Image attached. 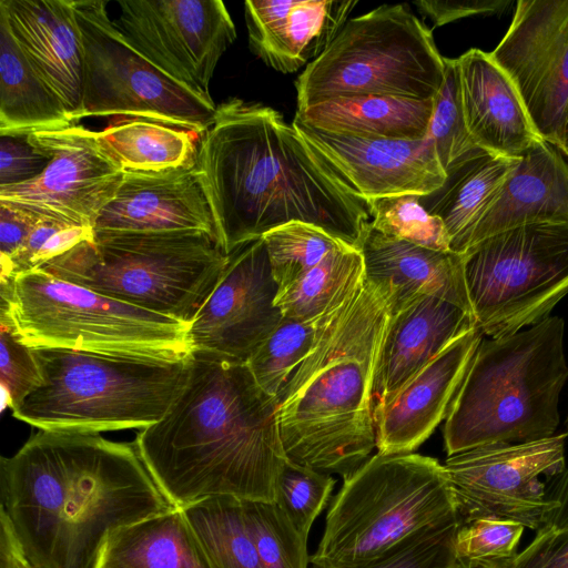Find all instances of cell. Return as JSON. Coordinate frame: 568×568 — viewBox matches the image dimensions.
Segmentation results:
<instances>
[{"mask_svg":"<svg viewBox=\"0 0 568 568\" xmlns=\"http://www.w3.org/2000/svg\"><path fill=\"white\" fill-rule=\"evenodd\" d=\"M433 109L434 99L365 95L320 102L295 116L333 134L419 140L427 136Z\"/></svg>","mask_w":568,"mask_h":568,"instance_id":"83f0119b","label":"cell"},{"mask_svg":"<svg viewBox=\"0 0 568 568\" xmlns=\"http://www.w3.org/2000/svg\"><path fill=\"white\" fill-rule=\"evenodd\" d=\"M243 505L263 568H307V537L275 501L243 499Z\"/></svg>","mask_w":568,"mask_h":568,"instance_id":"8d00e7d4","label":"cell"},{"mask_svg":"<svg viewBox=\"0 0 568 568\" xmlns=\"http://www.w3.org/2000/svg\"><path fill=\"white\" fill-rule=\"evenodd\" d=\"M92 236L91 227L41 217L24 246L11 258L1 261L0 278L14 277L39 268L49 260Z\"/></svg>","mask_w":568,"mask_h":568,"instance_id":"b9f144b4","label":"cell"},{"mask_svg":"<svg viewBox=\"0 0 568 568\" xmlns=\"http://www.w3.org/2000/svg\"><path fill=\"white\" fill-rule=\"evenodd\" d=\"M343 480L311 556L315 567L358 565L429 526L462 519L444 465L429 456L377 453Z\"/></svg>","mask_w":568,"mask_h":568,"instance_id":"9c48e42d","label":"cell"},{"mask_svg":"<svg viewBox=\"0 0 568 568\" xmlns=\"http://www.w3.org/2000/svg\"><path fill=\"white\" fill-rule=\"evenodd\" d=\"M27 138L50 163L36 180L0 189V201L42 219L93 229L124 176L98 144L94 131L72 124Z\"/></svg>","mask_w":568,"mask_h":568,"instance_id":"9a60e30c","label":"cell"},{"mask_svg":"<svg viewBox=\"0 0 568 568\" xmlns=\"http://www.w3.org/2000/svg\"><path fill=\"white\" fill-rule=\"evenodd\" d=\"M564 155L568 158V148L566 149Z\"/></svg>","mask_w":568,"mask_h":568,"instance_id":"f5cc1de1","label":"cell"},{"mask_svg":"<svg viewBox=\"0 0 568 568\" xmlns=\"http://www.w3.org/2000/svg\"><path fill=\"white\" fill-rule=\"evenodd\" d=\"M311 150L364 201L403 194L426 195L446 179L435 144L419 140L339 135L292 122Z\"/></svg>","mask_w":568,"mask_h":568,"instance_id":"ac0fdd59","label":"cell"},{"mask_svg":"<svg viewBox=\"0 0 568 568\" xmlns=\"http://www.w3.org/2000/svg\"><path fill=\"white\" fill-rule=\"evenodd\" d=\"M94 232L197 231L216 239L213 215L195 165L161 172H124Z\"/></svg>","mask_w":568,"mask_h":568,"instance_id":"ffe728a7","label":"cell"},{"mask_svg":"<svg viewBox=\"0 0 568 568\" xmlns=\"http://www.w3.org/2000/svg\"><path fill=\"white\" fill-rule=\"evenodd\" d=\"M0 284V322L28 347L171 362L192 354L187 324L41 268Z\"/></svg>","mask_w":568,"mask_h":568,"instance_id":"ba28073f","label":"cell"},{"mask_svg":"<svg viewBox=\"0 0 568 568\" xmlns=\"http://www.w3.org/2000/svg\"><path fill=\"white\" fill-rule=\"evenodd\" d=\"M567 436L484 446L448 456L444 467L463 524L495 518L539 529L560 505L550 478L566 469Z\"/></svg>","mask_w":568,"mask_h":568,"instance_id":"4fadbf2b","label":"cell"},{"mask_svg":"<svg viewBox=\"0 0 568 568\" xmlns=\"http://www.w3.org/2000/svg\"><path fill=\"white\" fill-rule=\"evenodd\" d=\"M49 163L50 158L27 135L0 134V189L36 180Z\"/></svg>","mask_w":568,"mask_h":568,"instance_id":"f6af8a7d","label":"cell"},{"mask_svg":"<svg viewBox=\"0 0 568 568\" xmlns=\"http://www.w3.org/2000/svg\"><path fill=\"white\" fill-rule=\"evenodd\" d=\"M356 0H248V44L265 64L293 73L317 59L348 20Z\"/></svg>","mask_w":568,"mask_h":568,"instance_id":"603a6c76","label":"cell"},{"mask_svg":"<svg viewBox=\"0 0 568 568\" xmlns=\"http://www.w3.org/2000/svg\"><path fill=\"white\" fill-rule=\"evenodd\" d=\"M0 16L77 124L82 108L84 53L72 0H0Z\"/></svg>","mask_w":568,"mask_h":568,"instance_id":"44dd1931","label":"cell"},{"mask_svg":"<svg viewBox=\"0 0 568 568\" xmlns=\"http://www.w3.org/2000/svg\"><path fill=\"white\" fill-rule=\"evenodd\" d=\"M134 444L178 508L215 497L276 501L287 462L276 400L247 364L199 353L190 355L186 382L170 408Z\"/></svg>","mask_w":568,"mask_h":568,"instance_id":"3957f363","label":"cell"},{"mask_svg":"<svg viewBox=\"0 0 568 568\" xmlns=\"http://www.w3.org/2000/svg\"><path fill=\"white\" fill-rule=\"evenodd\" d=\"M491 58L516 84L540 136L558 149L568 103V0H519Z\"/></svg>","mask_w":568,"mask_h":568,"instance_id":"2e32d148","label":"cell"},{"mask_svg":"<svg viewBox=\"0 0 568 568\" xmlns=\"http://www.w3.org/2000/svg\"><path fill=\"white\" fill-rule=\"evenodd\" d=\"M568 148V103L566 105L559 132L558 150L564 154Z\"/></svg>","mask_w":568,"mask_h":568,"instance_id":"f907efd6","label":"cell"},{"mask_svg":"<svg viewBox=\"0 0 568 568\" xmlns=\"http://www.w3.org/2000/svg\"><path fill=\"white\" fill-rule=\"evenodd\" d=\"M564 333L562 318L548 316L480 342L445 419L447 456L555 435L568 378Z\"/></svg>","mask_w":568,"mask_h":568,"instance_id":"5b68a950","label":"cell"},{"mask_svg":"<svg viewBox=\"0 0 568 568\" xmlns=\"http://www.w3.org/2000/svg\"><path fill=\"white\" fill-rule=\"evenodd\" d=\"M462 519L429 526L372 560L337 568H453ZM313 568H327L315 567Z\"/></svg>","mask_w":568,"mask_h":568,"instance_id":"f35d334b","label":"cell"},{"mask_svg":"<svg viewBox=\"0 0 568 568\" xmlns=\"http://www.w3.org/2000/svg\"><path fill=\"white\" fill-rule=\"evenodd\" d=\"M359 251L365 276L386 282L393 287V310L417 296L432 295L473 315L465 280L464 254L434 251L389 237L374 230L371 224Z\"/></svg>","mask_w":568,"mask_h":568,"instance_id":"484cf974","label":"cell"},{"mask_svg":"<svg viewBox=\"0 0 568 568\" xmlns=\"http://www.w3.org/2000/svg\"><path fill=\"white\" fill-rule=\"evenodd\" d=\"M393 287L365 278L317 324L314 343L276 399L292 463L343 479L376 448L374 386Z\"/></svg>","mask_w":568,"mask_h":568,"instance_id":"277c9868","label":"cell"},{"mask_svg":"<svg viewBox=\"0 0 568 568\" xmlns=\"http://www.w3.org/2000/svg\"><path fill=\"white\" fill-rule=\"evenodd\" d=\"M0 568H36L24 556L9 523L0 516Z\"/></svg>","mask_w":568,"mask_h":568,"instance_id":"c3c4849f","label":"cell"},{"mask_svg":"<svg viewBox=\"0 0 568 568\" xmlns=\"http://www.w3.org/2000/svg\"><path fill=\"white\" fill-rule=\"evenodd\" d=\"M529 224L568 225V161L548 142L519 159L499 197L470 233L464 254L495 234Z\"/></svg>","mask_w":568,"mask_h":568,"instance_id":"d4e9b609","label":"cell"},{"mask_svg":"<svg viewBox=\"0 0 568 568\" xmlns=\"http://www.w3.org/2000/svg\"><path fill=\"white\" fill-rule=\"evenodd\" d=\"M226 255L197 231L94 232L39 268L184 324L216 285Z\"/></svg>","mask_w":568,"mask_h":568,"instance_id":"8992f818","label":"cell"},{"mask_svg":"<svg viewBox=\"0 0 568 568\" xmlns=\"http://www.w3.org/2000/svg\"><path fill=\"white\" fill-rule=\"evenodd\" d=\"M519 159L476 149L446 170L440 187L420 196L425 210L445 224L450 251L464 254L470 233L499 197Z\"/></svg>","mask_w":568,"mask_h":568,"instance_id":"4316f807","label":"cell"},{"mask_svg":"<svg viewBox=\"0 0 568 568\" xmlns=\"http://www.w3.org/2000/svg\"><path fill=\"white\" fill-rule=\"evenodd\" d=\"M464 255L475 323L491 338L537 324L568 294V225L510 229Z\"/></svg>","mask_w":568,"mask_h":568,"instance_id":"8fae6325","label":"cell"},{"mask_svg":"<svg viewBox=\"0 0 568 568\" xmlns=\"http://www.w3.org/2000/svg\"><path fill=\"white\" fill-rule=\"evenodd\" d=\"M336 480L329 474L287 459L277 484L276 504L308 538L311 527L327 505Z\"/></svg>","mask_w":568,"mask_h":568,"instance_id":"ab89813d","label":"cell"},{"mask_svg":"<svg viewBox=\"0 0 568 568\" xmlns=\"http://www.w3.org/2000/svg\"><path fill=\"white\" fill-rule=\"evenodd\" d=\"M41 383L12 416L42 430L95 433L145 428L182 390L189 358L154 361L32 348Z\"/></svg>","mask_w":568,"mask_h":568,"instance_id":"52a82bcc","label":"cell"},{"mask_svg":"<svg viewBox=\"0 0 568 568\" xmlns=\"http://www.w3.org/2000/svg\"><path fill=\"white\" fill-rule=\"evenodd\" d=\"M475 326L473 315L432 295L417 296L394 308L377 365L374 403L394 395Z\"/></svg>","mask_w":568,"mask_h":568,"instance_id":"cb8c5ba5","label":"cell"},{"mask_svg":"<svg viewBox=\"0 0 568 568\" xmlns=\"http://www.w3.org/2000/svg\"><path fill=\"white\" fill-rule=\"evenodd\" d=\"M40 220L26 209L0 201L1 261L11 258L24 246Z\"/></svg>","mask_w":568,"mask_h":568,"instance_id":"7dc6e473","label":"cell"},{"mask_svg":"<svg viewBox=\"0 0 568 568\" xmlns=\"http://www.w3.org/2000/svg\"><path fill=\"white\" fill-rule=\"evenodd\" d=\"M0 381L8 407L16 408L33 388L41 375L31 347L24 345L4 322H0Z\"/></svg>","mask_w":568,"mask_h":568,"instance_id":"ee69618b","label":"cell"},{"mask_svg":"<svg viewBox=\"0 0 568 568\" xmlns=\"http://www.w3.org/2000/svg\"><path fill=\"white\" fill-rule=\"evenodd\" d=\"M525 527L514 520L479 518L463 524L456 538L458 558L466 560H505L517 552Z\"/></svg>","mask_w":568,"mask_h":568,"instance_id":"7bdbcfd3","label":"cell"},{"mask_svg":"<svg viewBox=\"0 0 568 568\" xmlns=\"http://www.w3.org/2000/svg\"><path fill=\"white\" fill-rule=\"evenodd\" d=\"M318 321L300 322L283 316L246 361L258 386L275 400L308 354Z\"/></svg>","mask_w":568,"mask_h":568,"instance_id":"836d02e7","label":"cell"},{"mask_svg":"<svg viewBox=\"0 0 568 568\" xmlns=\"http://www.w3.org/2000/svg\"><path fill=\"white\" fill-rule=\"evenodd\" d=\"M1 506L36 568H97L116 529L164 513L134 443L39 429L0 462Z\"/></svg>","mask_w":568,"mask_h":568,"instance_id":"6da1fadb","label":"cell"},{"mask_svg":"<svg viewBox=\"0 0 568 568\" xmlns=\"http://www.w3.org/2000/svg\"><path fill=\"white\" fill-rule=\"evenodd\" d=\"M427 136L433 140L445 172L470 152L480 149L466 126L457 59L445 58L444 81L434 98Z\"/></svg>","mask_w":568,"mask_h":568,"instance_id":"74e56055","label":"cell"},{"mask_svg":"<svg viewBox=\"0 0 568 568\" xmlns=\"http://www.w3.org/2000/svg\"><path fill=\"white\" fill-rule=\"evenodd\" d=\"M262 239L278 286L277 294L329 253L351 246L317 226L297 221L278 226Z\"/></svg>","mask_w":568,"mask_h":568,"instance_id":"e575fe53","label":"cell"},{"mask_svg":"<svg viewBox=\"0 0 568 568\" xmlns=\"http://www.w3.org/2000/svg\"><path fill=\"white\" fill-rule=\"evenodd\" d=\"M566 434L568 435V415H567V418H566Z\"/></svg>","mask_w":568,"mask_h":568,"instance_id":"816d5d0a","label":"cell"},{"mask_svg":"<svg viewBox=\"0 0 568 568\" xmlns=\"http://www.w3.org/2000/svg\"><path fill=\"white\" fill-rule=\"evenodd\" d=\"M466 126L478 148L519 159L546 142L510 77L489 52L469 49L457 58Z\"/></svg>","mask_w":568,"mask_h":568,"instance_id":"7402d4cb","label":"cell"},{"mask_svg":"<svg viewBox=\"0 0 568 568\" xmlns=\"http://www.w3.org/2000/svg\"><path fill=\"white\" fill-rule=\"evenodd\" d=\"M420 13L429 17L435 27L473 16H489L504 12L513 4L510 0H419L415 1Z\"/></svg>","mask_w":568,"mask_h":568,"instance_id":"bcb514c9","label":"cell"},{"mask_svg":"<svg viewBox=\"0 0 568 568\" xmlns=\"http://www.w3.org/2000/svg\"><path fill=\"white\" fill-rule=\"evenodd\" d=\"M364 278L362 252L347 246L329 253L280 292L275 305L284 317L315 322L344 301Z\"/></svg>","mask_w":568,"mask_h":568,"instance_id":"1f68e13d","label":"cell"},{"mask_svg":"<svg viewBox=\"0 0 568 568\" xmlns=\"http://www.w3.org/2000/svg\"><path fill=\"white\" fill-rule=\"evenodd\" d=\"M94 135L123 172H161L196 163L197 133L182 128L122 118Z\"/></svg>","mask_w":568,"mask_h":568,"instance_id":"4dcf8cb0","label":"cell"},{"mask_svg":"<svg viewBox=\"0 0 568 568\" xmlns=\"http://www.w3.org/2000/svg\"><path fill=\"white\" fill-rule=\"evenodd\" d=\"M97 568H211L183 510L173 507L113 531Z\"/></svg>","mask_w":568,"mask_h":568,"instance_id":"f1b7e54d","label":"cell"},{"mask_svg":"<svg viewBox=\"0 0 568 568\" xmlns=\"http://www.w3.org/2000/svg\"><path fill=\"white\" fill-rule=\"evenodd\" d=\"M84 53L79 121L145 119L203 134L216 105L168 77L125 39L102 0L73 1Z\"/></svg>","mask_w":568,"mask_h":568,"instance_id":"7c38bea8","label":"cell"},{"mask_svg":"<svg viewBox=\"0 0 568 568\" xmlns=\"http://www.w3.org/2000/svg\"><path fill=\"white\" fill-rule=\"evenodd\" d=\"M74 124L0 16V134L29 135Z\"/></svg>","mask_w":568,"mask_h":568,"instance_id":"f546056e","label":"cell"},{"mask_svg":"<svg viewBox=\"0 0 568 568\" xmlns=\"http://www.w3.org/2000/svg\"><path fill=\"white\" fill-rule=\"evenodd\" d=\"M181 509L211 568H263L243 499L215 497Z\"/></svg>","mask_w":568,"mask_h":568,"instance_id":"d6a6232c","label":"cell"},{"mask_svg":"<svg viewBox=\"0 0 568 568\" xmlns=\"http://www.w3.org/2000/svg\"><path fill=\"white\" fill-rule=\"evenodd\" d=\"M116 26L144 58L185 88L211 97L219 60L236 39L221 0H121Z\"/></svg>","mask_w":568,"mask_h":568,"instance_id":"5bb4252c","label":"cell"},{"mask_svg":"<svg viewBox=\"0 0 568 568\" xmlns=\"http://www.w3.org/2000/svg\"><path fill=\"white\" fill-rule=\"evenodd\" d=\"M366 202L369 224L377 232L434 251H450L445 224L425 210L420 195L403 194Z\"/></svg>","mask_w":568,"mask_h":568,"instance_id":"d590c367","label":"cell"},{"mask_svg":"<svg viewBox=\"0 0 568 568\" xmlns=\"http://www.w3.org/2000/svg\"><path fill=\"white\" fill-rule=\"evenodd\" d=\"M484 334L475 326L424 366L390 397L375 402L377 453H414L446 419Z\"/></svg>","mask_w":568,"mask_h":568,"instance_id":"d6986e66","label":"cell"},{"mask_svg":"<svg viewBox=\"0 0 568 568\" xmlns=\"http://www.w3.org/2000/svg\"><path fill=\"white\" fill-rule=\"evenodd\" d=\"M560 505L520 552L508 559L509 568H568V469L550 478Z\"/></svg>","mask_w":568,"mask_h":568,"instance_id":"60d3db41","label":"cell"},{"mask_svg":"<svg viewBox=\"0 0 568 568\" xmlns=\"http://www.w3.org/2000/svg\"><path fill=\"white\" fill-rule=\"evenodd\" d=\"M453 568H509L508 559L466 560L458 558Z\"/></svg>","mask_w":568,"mask_h":568,"instance_id":"681fc988","label":"cell"},{"mask_svg":"<svg viewBox=\"0 0 568 568\" xmlns=\"http://www.w3.org/2000/svg\"><path fill=\"white\" fill-rule=\"evenodd\" d=\"M195 168L226 255L294 221L361 248L371 222L367 202L271 106L239 98L216 105Z\"/></svg>","mask_w":568,"mask_h":568,"instance_id":"7a4b0ae2","label":"cell"},{"mask_svg":"<svg viewBox=\"0 0 568 568\" xmlns=\"http://www.w3.org/2000/svg\"><path fill=\"white\" fill-rule=\"evenodd\" d=\"M445 58L408 4H383L348 19L295 81L297 110L334 99L383 95L434 99Z\"/></svg>","mask_w":568,"mask_h":568,"instance_id":"30bf717a","label":"cell"},{"mask_svg":"<svg viewBox=\"0 0 568 568\" xmlns=\"http://www.w3.org/2000/svg\"><path fill=\"white\" fill-rule=\"evenodd\" d=\"M277 292L262 237L234 250L189 325L192 353L246 363L283 318Z\"/></svg>","mask_w":568,"mask_h":568,"instance_id":"e0dca14e","label":"cell"}]
</instances>
